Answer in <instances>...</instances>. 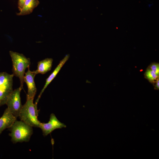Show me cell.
Returning <instances> with one entry per match:
<instances>
[{
    "label": "cell",
    "instance_id": "obj_8",
    "mask_svg": "<svg viewBox=\"0 0 159 159\" xmlns=\"http://www.w3.org/2000/svg\"><path fill=\"white\" fill-rule=\"evenodd\" d=\"M70 57L69 54L66 55L64 58L60 61L59 64L57 65L55 69L49 77L46 79V81L43 88L41 91L37 99L36 100L35 103L37 104L40 98L41 97L42 94L44 92L45 90L47 87V86L52 81V80L56 77L58 73H59L62 68L64 66L65 63L69 59Z\"/></svg>",
    "mask_w": 159,
    "mask_h": 159
},
{
    "label": "cell",
    "instance_id": "obj_13",
    "mask_svg": "<svg viewBox=\"0 0 159 159\" xmlns=\"http://www.w3.org/2000/svg\"><path fill=\"white\" fill-rule=\"evenodd\" d=\"M11 92L6 91L0 87V107L6 104Z\"/></svg>",
    "mask_w": 159,
    "mask_h": 159
},
{
    "label": "cell",
    "instance_id": "obj_9",
    "mask_svg": "<svg viewBox=\"0 0 159 159\" xmlns=\"http://www.w3.org/2000/svg\"><path fill=\"white\" fill-rule=\"evenodd\" d=\"M14 75L6 72H0V87L7 91L13 90V77Z\"/></svg>",
    "mask_w": 159,
    "mask_h": 159
},
{
    "label": "cell",
    "instance_id": "obj_1",
    "mask_svg": "<svg viewBox=\"0 0 159 159\" xmlns=\"http://www.w3.org/2000/svg\"><path fill=\"white\" fill-rule=\"evenodd\" d=\"M9 130L11 140L14 143L29 141L33 133L32 127L21 120H16Z\"/></svg>",
    "mask_w": 159,
    "mask_h": 159
},
{
    "label": "cell",
    "instance_id": "obj_3",
    "mask_svg": "<svg viewBox=\"0 0 159 159\" xmlns=\"http://www.w3.org/2000/svg\"><path fill=\"white\" fill-rule=\"evenodd\" d=\"M9 54L12 62L13 74L18 77L20 80V87L22 89L24 83V78L25 70L29 67L30 59L26 58L23 54L12 51H9Z\"/></svg>",
    "mask_w": 159,
    "mask_h": 159
},
{
    "label": "cell",
    "instance_id": "obj_6",
    "mask_svg": "<svg viewBox=\"0 0 159 159\" xmlns=\"http://www.w3.org/2000/svg\"><path fill=\"white\" fill-rule=\"evenodd\" d=\"M28 68V71L25 73L24 78V82L26 84L28 87L26 99L34 98L37 91L34 80L36 74L30 70L29 67Z\"/></svg>",
    "mask_w": 159,
    "mask_h": 159
},
{
    "label": "cell",
    "instance_id": "obj_4",
    "mask_svg": "<svg viewBox=\"0 0 159 159\" xmlns=\"http://www.w3.org/2000/svg\"><path fill=\"white\" fill-rule=\"evenodd\" d=\"M19 87L13 90L9 96L6 104L11 112L16 118L19 117L23 105L21 104Z\"/></svg>",
    "mask_w": 159,
    "mask_h": 159
},
{
    "label": "cell",
    "instance_id": "obj_2",
    "mask_svg": "<svg viewBox=\"0 0 159 159\" xmlns=\"http://www.w3.org/2000/svg\"><path fill=\"white\" fill-rule=\"evenodd\" d=\"M34 98L26 99L23 105L19 117L21 120L32 127H39L41 122L38 120L37 104L33 102Z\"/></svg>",
    "mask_w": 159,
    "mask_h": 159
},
{
    "label": "cell",
    "instance_id": "obj_14",
    "mask_svg": "<svg viewBox=\"0 0 159 159\" xmlns=\"http://www.w3.org/2000/svg\"><path fill=\"white\" fill-rule=\"evenodd\" d=\"M148 67L153 71L157 75L159 76V63H152Z\"/></svg>",
    "mask_w": 159,
    "mask_h": 159
},
{
    "label": "cell",
    "instance_id": "obj_10",
    "mask_svg": "<svg viewBox=\"0 0 159 159\" xmlns=\"http://www.w3.org/2000/svg\"><path fill=\"white\" fill-rule=\"evenodd\" d=\"M53 59L51 58H46L38 62L37 63V69L32 71L36 75L38 74H44L50 71L51 69Z\"/></svg>",
    "mask_w": 159,
    "mask_h": 159
},
{
    "label": "cell",
    "instance_id": "obj_7",
    "mask_svg": "<svg viewBox=\"0 0 159 159\" xmlns=\"http://www.w3.org/2000/svg\"><path fill=\"white\" fill-rule=\"evenodd\" d=\"M16 118L6 108L0 118V135L5 129L10 127L16 120Z\"/></svg>",
    "mask_w": 159,
    "mask_h": 159
},
{
    "label": "cell",
    "instance_id": "obj_5",
    "mask_svg": "<svg viewBox=\"0 0 159 159\" xmlns=\"http://www.w3.org/2000/svg\"><path fill=\"white\" fill-rule=\"evenodd\" d=\"M66 127V125L61 122L52 113L50 115L49 121L47 123L41 122L39 128L42 130L43 135L45 136L56 129Z\"/></svg>",
    "mask_w": 159,
    "mask_h": 159
},
{
    "label": "cell",
    "instance_id": "obj_16",
    "mask_svg": "<svg viewBox=\"0 0 159 159\" xmlns=\"http://www.w3.org/2000/svg\"><path fill=\"white\" fill-rule=\"evenodd\" d=\"M154 86V89L155 90H159V78L157 79V81L153 84Z\"/></svg>",
    "mask_w": 159,
    "mask_h": 159
},
{
    "label": "cell",
    "instance_id": "obj_11",
    "mask_svg": "<svg viewBox=\"0 0 159 159\" xmlns=\"http://www.w3.org/2000/svg\"><path fill=\"white\" fill-rule=\"evenodd\" d=\"M39 4V0H27L20 12L16 14L18 16L29 14Z\"/></svg>",
    "mask_w": 159,
    "mask_h": 159
},
{
    "label": "cell",
    "instance_id": "obj_15",
    "mask_svg": "<svg viewBox=\"0 0 159 159\" xmlns=\"http://www.w3.org/2000/svg\"><path fill=\"white\" fill-rule=\"evenodd\" d=\"M27 0H18V8L20 11L23 8L24 5Z\"/></svg>",
    "mask_w": 159,
    "mask_h": 159
},
{
    "label": "cell",
    "instance_id": "obj_12",
    "mask_svg": "<svg viewBox=\"0 0 159 159\" xmlns=\"http://www.w3.org/2000/svg\"><path fill=\"white\" fill-rule=\"evenodd\" d=\"M145 78L153 85L159 78V76L157 75L153 71L148 67L144 73Z\"/></svg>",
    "mask_w": 159,
    "mask_h": 159
}]
</instances>
